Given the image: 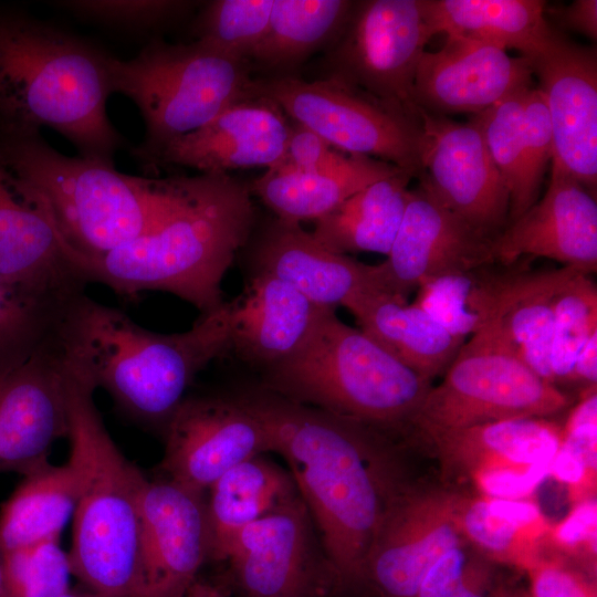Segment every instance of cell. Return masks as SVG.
Segmentation results:
<instances>
[{"mask_svg": "<svg viewBox=\"0 0 597 597\" xmlns=\"http://www.w3.org/2000/svg\"><path fill=\"white\" fill-rule=\"evenodd\" d=\"M283 457L345 591L363 570L380 525L410 484L388 433L262 387L238 395Z\"/></svg>", "mask_w": 597, "mask_h": 597, "instance_id": "cell-1", "label": "cell"}, {"mask_svg": "<svg viewBox=\"0 0 597 597\" xmlns=\"http://www.w3.org/2000/svg\"><path fill=\"white\" fill-rule=\"evenodd\" d=\"M233 300L182 333L146 329L84 293L67 306L60 336L69 357L137 425L163 436L196 375L231 350Z\"/></svg>", "mask_w": 597, "mask_h": 597, "instance_id": "cell-2", "label": "cell"}, {"mask_svg": "<svg viewBox=\"0 0 597 597\" xmlns=\"http://www.w3.org/2000/svg\"><path fill=\"white\" fill-rule=\"evenodd\" d=\"M250 185L229 174L191 177L180 202L133 242L81 266L87 282H100L134 297L163 291L195 305L201 314L223 303L222 279L255 227Z\"/></svg>", "mask_w": 597, "mask_h": 597, "instance_id": "cell-3", "label": "cell"}, {"mask_svg": "<svg viewBox=\"0 0 597 597\" xmlns=\"http://www.w3.org/2000/svg\"><path fill=\"white\" fill-rule=\"evenodd\" d=\"M108 54L45 21L0 11V125L54 129L81 157L114 164Z\"/></svg>", "mask_w": 597, "mask_h": 597, "instance_id": "cell-4", "label": "cell"}, {"mask_svg": "<svg viewBox=\"0 0 597 597\" xmlns=\"http://www.w3.org/2000/svg\"><path fill=\"white\" fill-rule=\"evenodd\" d=\"M0 161L42 200L80 270L148 232L191 180L126 175L114 164L57 151L40 130L1 125Z\"/></svg>", "mask_w": 597, "mask_h": 597, "instance_id": "cell-5", "label": "cell"}, {"mask_svg": "<svg viewBox=\"0 0 597 597\" xmlns=\"http://www.w3.org/2000/svg\"><path fill=\"white\" fill-rule=\"evenodd\" d=\"M96 386L67 356L71 450L77 480L72 575L111 597H140L139 504L147 478L117 448L94 401Z\"/></svg>", "mask_w": 597, "mask_h": 597, "instance_id": "cell-6", "label": "cell"}, {"mask_svg": "<svg viewBox=\"0 0 597 597\" xmlns=\"http://www.w3.org/2000/svg\"><path fill=\"white\" fill-rule=\"evenodd\" d=\"M260 387L389 434L410 430L432 381L331 308L297 352L263 370Z\"/></svg>", "mask_w": 597, "mask_h": 597, "instance_id": "cell-7", "label": "cell"}, {"mask_svg": "<svg viewBox=\"0 0 597 597\" xmlns=\"http://www.w3.org/2000/svg\"><path fill=\"white\" fill-rule=\"evenodd\" d=\"M251 63L200 41L151 40L130 60L109 56L111 91L130 98L145 123L133 155L145 161L174 139L195 132L226 107L253 96Z\"/></svg>", "mask_w": 597, "mask_h": 597, "instance_id": "cell-8", "label": "cell"}, {"mask_svg": "<svg viewBox=\"0 0 597 597\" xmlns=\"http://www.w3.org/2000/svg\"><path fill=\"white\" fill-rule=\"evenodd\" d=\"M569 396L532 370L491 323L464 342L431 387L410 429H452L521 419L547 418L570 405Z\"/></svg>", "mask_w": 597, "mask_h": 597, "instance_id": "cell-9", "label": "cell"}, {"mask_svg": "<svg viewBox=\"0 0 597 597\" xmlns=\"http://www.w3.org/2000/svg\"><path fill=\"white\" fill-rule=\"evenodd\" d=\"M431 38L420 0L355 1L342 33L325 55V77L418 122L415 77Z\"/></svg>", "mask_w": 597, "mask_h": 597, "instance_id": "cell-10", "label": "cell"}, {"mask_svg": "<svg viewBox=\"0 0 597 597\" xmlns=\"http://www.w3.org/2000/svg\"><path fill=\"white\" fill-rule=\"evenodd\" d=\"M251 94L273 101L291 121L343 153L380 159L417 178L422 174L418 122L334 78L259 77Z\"/></svg>", "mask_w": 597, "mask_h": 597, "instance_id": "cell-11", "label": "cell"}, {"mask_svg": "<svg viewBox=\"0 0 597 597\" xmlns=\"http://www.w3.org/2000/svg\"><path fill=\"white\" fill-rule=\"evenodd\" d=\"M219 582L229 597H339L345 589L301 498L249 524L234 537Z\"/></svg>", "mask_w": 597, "mask_h": 597, "instance_id": "cell-12", "label": "cell"}, {"mask_svg": "<svg viewBox=\"0 0 597 597\" xmlns=\"http://www.w3.org/2000/svg\"><path fill=\"white\" fill-rule=\"evenodd\" d=\"M416 112L422 168L418 179L471 227L496 238L507 224L510 196L479 122L474 116L459 123L418 107Z\"/></svg>", "mask_w": 597, "mask_h": 597, "instance_id": "cell-13", "label": "cell"}, {"mask_svg": "<svg viewBox=\"0 0 597 597\" xmlns=\"http://www.w3.org/2000/svg\"><path fill=\"white\" fill-rule=\"evenodd\" d=\"M59 328L0 378V473L25 476L44 468L54 442L69 437L67 355Z\"/></svg>", "mask_w": 597, "mask_h": 597, "instance_id": "cell-14", "label": "cell"}, {"mask_svg": "<svg viewBox=\"0 0 597 597\" xmlns=\"http://www.w3.org/2000/svg\"><path fill=\"white\" fill-rule=\"evenodd\" d=\"M493 240L448 209L419 180L387 254L374 265L377 291L400 300L427 280L495 264Z\"/></svg>", "mask_w": 597, "mask_h": 597, "instance_id": "cell-15", "label": "cell"}, {"mask_svg": "<svg viewBox=\"0 0 597 597\" xmlns=\"http://www.w3.org/2000/svg\"><path fill=\"white\" fill-rule=\"evenodd\" d=\"M160 476L207 493L234 465L270 451L266 431L239 397H186L167 425Z\"/></svg>", "mask_w": 597, "mask_h": 597, "instance_id": "cell-16", "label": "cell"}, {"mask_svg": "<svg viewBox=\"0 0 597 597\" xmlns=\"http://www.w3.org/2000/svg\"><path fill=\"white\" fill-rule=\"evenodd\" d=\"M460 496L411 484L391 504L363 570V586L378 597H416L429 568L461 545Z\"/></svg>", "mask_w": 597, "mask_h": 597, "instance_id": "cell-17", "label": "cell"}, {"mask_svg": "<svg viewBox=\"0 0 597 597\" xmlns=\"http://www.w3.org/2000/svg\"><path fill=\"white\" fill-rule=\"evenodd\" d=\"M207 496L171 480H147L139 504L140 597H182L210 559Z\"/></svg>", "mask_w": 597, "mask_h": 597, "instance_id": "cell-18", "label": "cell"}, {"mask_svg": "<svg viewBox=\"0 0 597 597\" xmlns=\"http://www.w3.org/2000/svg\"><path fill=\"white\" fill-rule=\"evenodd\" d=\"M553 134L552 161L591 195L597 186V55L552 28L528 57Z\"/></svg>", "mask_w": 597, "mask_h": 597, "instance_id": "cell-19", "label": "cell"}, {"mask_svg": "<svg viewBox=\"0 0 597 597\" xmlns=\"http://www.w3.org/2000/svg\"><path fill=\"white\" fill-rule=\"evenodd\" d=\"M0 279L63 303L83 294L87 283L42 200L1 161Z\"/></svg>", "mask_w": 597, "mask_h": 597, "instance_id": "cell-20", "label": "cell"}, {"mask_svg": "<svg viewBox=\"0 0 597 597\" xmlns=\"http://www.w3.org/2000/svg\"><path fill=\"white\" fill-rule=\"evenodd\" d=\"M531 60L511 56L486 42L447 35L436 52L425 51L415 85L416 107L444 115L479 114L533 83Z\"/></svg>", "mask_w": 597, "mask_h": 597, "instance_id": "cell-21", "label": "cell"}, {"mask_svg": "<svg viewBox=\"0 0 597 597\" xmlns=\"http://www.w3.org/2000/svg\"><path fill=\"white\" fill-rule=\"evenodd\" d=\"M493 250L502 265L522 256L546 258L591 275L597 270L595 196L552 161L545 195L494 238Z\"/></svg>", "mask_w": 597, "mask_h": 597, "instance_id": "cell-22", "label": "cell"}, {"mask_svg": "<svg viewBox=\"0 0 597 597\" xmlns=\"http://www.w3.org/2000/svg\"><path fill=\"white\" fill-rule=\"evenodd\" d=\"M291 121L273 101L250 96L226 107L199 129L171 140L145 167L184 166L201 174L275 166L282 158Z\"/></svg>", "mask_w": 597, "mask_h": 597, "instance_id": "cell-23", "label": "cell"}, {"mask_svg": "<svg viewBox=\"0 0 597 597\" xmlns=\"http://www.w3.org/2000/svg\"><path fill=\"white\" fill-rule=\"evenodd\" d=\"M245 247L253 273L273 275L321 306L347 307L378 292L374 265L329 250L298 222L270 218L254 227Z\"/></svg>", "mask_w": 597, "mask_h": 597, "instance_id": "cell-24", "label": "cell"}, {"mask_svg": "<svg viewBox=\"0 0 597 597\" xmlns=\"http://www.w3.org/2000/svg\"><path fill=\"white\" fill-rule=\"evenodd\" d=\"M329 310L273 275L253 273L233 298L231 350L264 370L297 352Z\"/></svg>", "mask_w": 597, "mask_h": 597, "instance_id": "cell-25", "label": "cell"}, {"mask_svg": "<svg viewBox=\"0 0 597 597\" xmlns=\"http://www.w3.org/2000/svg\"><path fill=\"white\" fill-rule=\"evenodd\" d=\"M412 430L436 450L444 468L471 476L490 469L549 463L561 447L563 436L561 427L547 418Z\"/></svg>", "mask_w": 597, "mask_h": 597, "instance_id": "cell-26", "label": "cell"}, {"mask_svg": "<svg viewBox=\"0 0 597 597\" xmlns=\"http://www.w3.org/2000/svg\"><path fill=\"white\" fill-rule=\"evenodd\" d=\"M402 170L380 159L348 154L339 165L323 170L269 168L250 190L275 217L300 223L316 221L367 186Z\"/></svg>", "mask_w": 597, "mask_h": 597, "instance_id": "cell-27", "label": "cell"}, {"mask_svg": "<svg viewBox=\"0 0 597 597\" xmlns=\"http://www.w3.org/2000/svg\"><path fill=\"white\" fill-rule=\"evenodd\" d=\"M346 308L365 334L431 381L444 374L464 344L415 303L380 292L367 293Z\"/></svg>", "mask_w": 597, "mask_h": 597, "instance_id": "cell-28", "label": "cell"}, {"mask_svg": "<svg viewBox=\"0 0 597 597\" xmlns=\"http://www.w3.org/2000/svg\"><path fill=\"white\" fill-rule=\"evenodd\" d=\"M500 271L494 323L522 360L555 385L551 368L554 298L570 268ZM490 323V324H491ZM556 386V385H555Z\"/></svg>", "mask_w": 597, "mask_h": 597, "instance_id": "cell-29", "label": "cell"}, {"mask_svg": "<svg viewBox=\"0 0 597 597\" xmlns=\"http://www.w3.org/2000/svg\"><path fill=\"white\" fill-rule=\"evenodd\" d=\"M431 36L440 33L514 49L531 57L552 31L542 0H420Z\"/></svg>", "mask_w": 597, "mask_h": 597, "instance_id": "cell-30", "label": "cell"}, {"mask_svg": "<svg viewBox=\"0 0 597 597\" xmlns=\"http://www.w3.org/2000/svg\"><path fill=\"white\" fill-rule=\"evenodd\" d=\"M208 492L210 559L217 562L242 528L300 495L291 473L261 454L228 470Z\"/></svg>", "mask_w": 597, "mask_h": 597, "instance_id": "cell-31", "label": "cell"}, {"mask_svg": "<svg viewBox=\"0 0 597 597\" xmlns=\"http://www.w3.org/2000/svg\"><path fill=\"white\" fill-rule=\"evenodd\" d=\"M413 174L378 180L317 219L312 234L337 253L376 252L387 255L401 223L408 185Z\"/></svg>", "mask_w": 597, "mask_h": 597, "instance_id": "cell-32", "label": "cell"}, {"mask_svg": "<svg viewBox=\"0 0 597 597\" xmlns=\"http://www.w3.org/2000/svg\"><path fill=\"white\" fill-rule=\"evenodd\" d=\"M355 1L274 0L264 38L252 55V70L287 76L318 49L342 33ZM269 77V76H268Z\"/></svg>", "mask_w": 597, "mask_h": 597, "instance_id": "cell-33", "label": "cell"}, {"mask_svg": "<svg viewBox=\"0 0 597 597\" xmlns=\"http://www.w3.org/2000/svg\"><path fill=\"white\" fill-rule=\"evenodd\" d=\"M77 480L66 462L23 476L0 509V553L59 540L77 504Z\"/></svg>", "mask_w": 597, "mask_h": 597, "instance_id": "cell-34", "label": "cell"}, {"mask_svg": "<svg viewBox=\"0 0 597 597\" xmlns=\"http://www.w3.org/2000/svg\"><path fill=\"white\" fill-rule=\"evenodd\" d=\"M491 265L427 280L418 286L413 303L465 341L494 320L500 271Z\"/></svg>", "mask_w": 597, "mask_h": 597, "instance_id": "cell-35", "label": "cell"}, {"mask_svg": "<svg viewBox=\"0 0 597 597\" xmlns=\"http://www.w3.org/2000/svg\"><path fill=\"white\" fill-rule=\"evenodd\" d=\"M71 302L43 298L0 279V377L56 332Z\"/></svg>", "mask_w": 597, "mask_h": 597, "instance_id": "cell-36", "label": "cell"}, {"mask_svg": "<svg viewBox=\"0 0 597 597\" xmlns=\"http://www.w3.org/2000/svg\"><path fill=\"white\" fill-rule=\"evenodd\" d=\"M527 90L473 115L481 126L491 158L509 191L507 224L533 206L526 188L523 135V106Z\"/></svg>", "mask_w": 597, "mask_h": 597, "instance_id": "cell-37", "label": "cell"}, {"mask_svg": "<svg viewBox=\"0 0 597 597\" xmlns=\"http://www.w3.org/2000/svg\"><path fill=\"white\" fill-rule=\"evenodd\" d=\"M597 332V287L590 275L573 271L554 298L551 368L555 385L567 383L575 359Z\"/></svg>", "mask_w": 597, "mask_h": 597, "instance_id": "cell-38", "label": "cell"}, {"mask_svg": "<svg viewBox=\"0 0 597 597\" xmlns=\"http://www.w3.org/2000/svg\"><path fill=\"white\" fill-rule=\"evenodd\" d=\"M274 0H213L195 21L197 41L250 62L265 35Z\"/></svg>", "mask_w": 597, "mask_h": 597, "instance_id": "cell-39", "label": "cell"}, {"mask_svg": "<svg viewBox=\"0 0 597 597\" xmlns=\"http://www.w3.org/2000/svg\"><path fill=\"white\" fill-rule=\"evenodd\" d=\"M459 523L463 537L486 555L530 569L542 557L537 547L549 530L521 527L489 510L488 498L460 501Z\"/></svg>", "mask_w": 597, "mask_h": 597, "instance_id": "cell-40", "label": "cell"}, {"mask_svg": "<svg viewBox=\"0 0 597 597\" xmlns=\"http://www.w3.org/2000/svg\"><path fill=\"white\" fill-rule=\"evenodd\" d=\"M6 597H61L72 575L69 554L59 540L2 554Z\"/></svg>", "mask_w": 597, "mask_h": 597, "instance_id": "cell-41", "label": "cell"}, {"mask_svg": "<svg viewBox=\"0 0 597 597\" xmlns=\"http://www.w3.org/2000/svg\"><path fill=\"white\" fill-rule=\"evenodd\" d=\"M57 8L83 20L119 30H156L184 17L193 6L180 0H66Z\"/></svg>", "mask_w": 597, "mask_h": 597, "instance_id": "cell-42", "label": "cell"}, {"mask_svg": "<svg viewBox=\"0 0 597 597\" xmlns=\"http://www.w3.org/2000/svg\"><path fill=\"white\" fill-rule=\"evenodd\" d=\"M525 177L528 198L538 200L547 163L553 156V134L547 108L538 88L526 91L523 106Z\"/></svg>", "mask_w": 597, "mask_h": 597, "instance_id": "cell-43", "label": "cell"}, {"mask_svg": "<svg viewBox=\"0 0 597 597\" xmlns=\"http://www.w3.org/2000/svg\"><path fill=\"white\" fill-rule=\"evenodd\" d=\"M347 156L348 154L334 148L314 132L291 121L285 151L280 161L271 168L294 171L323 170L339 165Z\"/></svg>", "mask_w": 597, "mask_h": 597, "instance_id": "cell-44", "label": "cell"}, {"mask_svg": "<svg viewBox=\"0 0 597 597\" xmlns=\"http://www.w3.org/2000/svg\"><path fill=\"white\" fill-rule=\"evenodd\" d=\"M549 463L527 468H498L475 473L472 478L486 495L519 500L530 495L548 475Z\"/></svg>", "mask_w": 597, "mask_h": 597, "instance_id": "cell-45", "label": "cell"}, {"mask_svg": "<svg viewBox=\"0 0 597 597\" xmlns=\"http://www.w3.org/2000/svg\"><path fill=\"white\" fill-rule=\"evenodd\" d=\"M527 570L531 597H596L595 584L561 562L541 558Z\"/></svg>", "mask_w": 597, "mask_h": 597, "instance_id": "cell-46", "label": "cell"}, {"mask_svg": "<svg viewBox=\"0 0 597 597\" xmlns=\"http://www.w3.org/2000/svg\"><path fill=\"white\" fill-rule=\"evenodd\" d=\"M596 533L597 503L595 499H585L553 530L552 536L558 545L567 549L585 544L595 555Z\"/></svg>", "mask_w": 597, "mask_h": 597, "instance_id": "cell-47", "label": "cell"}, {"mask_svg": "<svg viewBox=\"0 0 597 597\" xmlns=\"http://www.w3.org/2000/svg\"><path fill=\"white\" fill-rule=\"evenodd\" d=\"M469 561L461 545L447 551L425 575L416 597H446L462 580Z\"/></svg>", "mask_w": 597, "mask_h": 597, "instance_id": "cell-48", "label": "cell"}, {"mask_svg": "<svg viewBox=\"0 0 597 597\" xmlns=\"http://www.w3.org/2000/svg\"><path fill=\"white\" fill-rule=\"evenodd\" d=\"M551 14H553L563 27L577 31L593 40H596V0H576L566 7H555L551 9Z\"/></svg>", "mask_w": 597, "mask_h": 597, "instance_id": "cell-49", "label": "cell"}, {"mask_svg": "<svg viewBox=\"0 0 597 597\" xmlns=\"http://www.w3.org/2000/svg\"><path fill=\"white\" fill-rule=\"evenodd\" d=\"M568 381L596 387L597 381V332H595L578 353ZM567 381V383H568Z\"/></svg>", "mask_w": 597, "mask_h": 597, "instance_id": "cell-50", "label": "cell"}, {"mask_svg": "<svg viewBox=\"0 0 597 597\" xmlns=\"http://www.w3.org/2000/svg\"><path fill=\"white\" fill-rule=\"evenodd\" d=\"M549 471L552 475L569 485L580 484L588 473L593 474L579 458L561 447L551 461Z\"/></svg>", "mask_w": 597, "mask_h": 597, "instance_id": "cell-51", "label": "cell"}, {"mask_svg": "<svg viewBox=\"0 0 597 597\" xmlns=\"http://www.w3.org/2000/svg\"><path fill=\"white\" fill-rule=\"evenodd\" d=\"M488 573L478 567L469 566L458 586L446 597H492L488 590Z\"/></svg>", "mask_w": 597, "mask_h": 597, "instance_id": "cell-52", "label": "cell"}, {"mask_svg": "<svg viewBox=\"0 0 597 597\" xmlns=\"http://www.w3.org/2000/svg\"><path fill=\"white\" fill-rule=\"evenodd\" d=\"M182 597H229L220 583L197 578Z\"/></svg>", "mask_w": 597, "mask_h": 597, "instance_id": "cell-53", "label": "cell"}, {"mask_svg": "<svg viewBox=\"0 0 597 597\" xmlns=\"http://www.w3.org/2000/svg\"><path fill=\"white\" fill-rule=\"evenodd\" d=\"M61 597H111V596H106V595L93 591L82 585L78 587L70 588Z\"/></svg>", "mask_w": 597, "mask_h": 597, "instance_id": "cell-54", "label": "cell"}, {"mask_svg": "<svg viewBox=\"0 0 597 597\" xmlns=\"http://www.w3.org/2000/svg\"><path fill=\"white\" fill-rule=\"evenodd\" d=\"M0 597H6L3 558L0 553Z\"/></svg>", "mask_w": 597, "mask_h": 597, "instance_id": "cell-55", "label": "cell"}, {"mask_svg": "<svg viewBox=\"0 0 597 597\" xmlns=\"http://www.w3.org/2000/svg\"><path fill=\"white\" fill-rule=\"evenodd\" d=\"M492 597H525L524 595H521L520 593H514L510 590H498L492 594Z\"/></svg>", "mask_w": 597, "mask_h": 597, "instance_id": "cell-56", "label": "cell"}, {"mask_svg": "<svg viewBox=\"0 0 597 597\" xmlns=\"http://www.w3.org/2000/svg\"><path fill=\"white\" fill-rule=\"evenodd\" d=\"M3 376H4V375H3ZM1 377H2V376H1ZM1 377H0V378H1Z\"/></svg>", "mask_w": 597, "mask_h": 597, "instance_id": "cell-57", "label": "cell"}, {"mask_svg": "<svg viewBox=\"0 0 597 597\" xmlns=\"http://www.w3.org/2000/svg\"><path fill=\"white\" fill-rule=\"evenodd\" d=\"M341 597V596H339Z\"/></svg>", "mask_w": 597, "mask_h": 597, "instance_id": "cell-58", "label": "cell"}]
</instances>
